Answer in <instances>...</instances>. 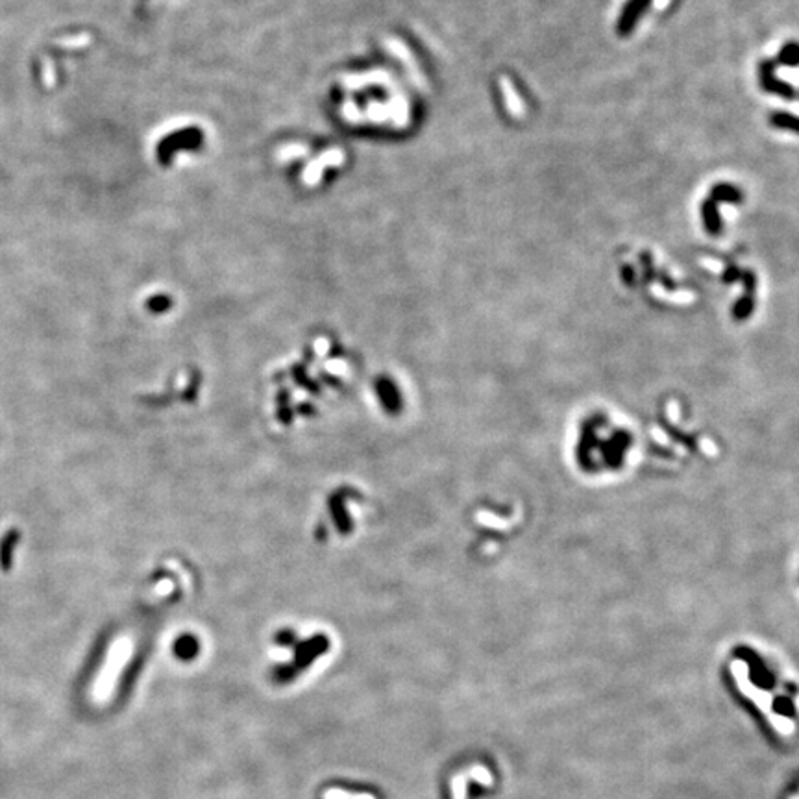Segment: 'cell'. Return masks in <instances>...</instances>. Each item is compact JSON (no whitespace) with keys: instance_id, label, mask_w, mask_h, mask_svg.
<instances>
[{"instance_id":"obj_1","label":"cell","mask_w":799,"mask_h":799,"mask_svg":"<svg viewBox=\"0 0 799 799\" xmlns=\"http://www.w3.org/2000/svg\"><path fill=\"white\" fill-rule=\"evenodd\" d=\"M324 798L326 799H331V798H339V799H374L372 795H367V794H359V795H352V794H346V792H343V790H329L328 794H324Z\"/></svg>"}]
</instances>
